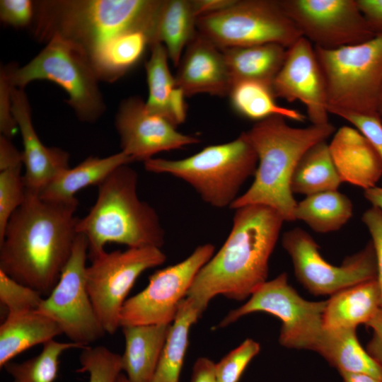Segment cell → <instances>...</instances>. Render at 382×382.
Wrapping results in <instances>:
<instances>
[{"label": "cell", "mask_w": 382, "mask_h": 382, "mask_svg": "<svg viewBox=\"0 0 382 382\" xmlns=\"http://www.w3.org/2000/svg\"><path fill=\"white\" fill-rule=\"evenodd\" d=\"M79 202L54 201L26 190L0 238V271L47 296L74 248Z\"/></svg>", "instance_id": "cell-1"}, {"label": "cell", "mask_w": 382, "mask_h": 382, "mask_svg": "<svg viewBox=\"0 0 382 382\" xmlns=\"http://www.w3.org/2000/svg\"><path fill=\"white\" fill-rule=\"evenodd\" d=\"M234 210L229 235L200 269L187 294L202 313L217 295L242 301L267 282L269 260L285 221L264 205Z\"/></svg>", "instance_id": "cell-2"}, {"label": "cell", "mask_w": 382, "mask_h": 382, "mask_svg": "<svg viewBox=\"0 0 382 382\" xmlns=\"http://www.w3.org/2000/svg\"><path fill=\"white\" fill-rule=\"evenodd\" d=\"M162 0L34 1L32 33L40 42L59 37L72 43L90 59L110 40L142 31L154 42Z\"/></svg>", "instance_id": "cell-3"}, {"label": "cell", "mask_w": 382, "mask_h": 382, "mask_svg": "<svg viewBox=\"0 0 382 382\" xmlns=\"http://www.w3.org/2000/svg\"><path fill=\"white\" fill-rule=\"evenodd\" d=\"M335 132L331 123L295 127L274 115L257 122L246 135L257 156L254 180L230 209L260 204L276 210L285 221H293L297 202L291 179L299 161L314 144L326 141Z\"/></svg>", "instance_id": "cell-4"}, {"label": "cell", "mask_w": 382, "mask_h": 382, "mask_svg": "<svg viewBox=\"0 0 382 382\" xmlns=\"http://www.w3.org/2000/svg\"><path fill=\"white\" fill-rule=\"evenodd\" d=\"M138 174L122 165L98 185L95 204L78 219L76 232L88 244V257L105 251L108 243L128 248L156 247L164 243L165 232L156 211L137 195Z\"/></svg>", "instance_id": "cell-5"}, {"label": "cell", "mask_w": 382, "mask_h": 382, "mask_svg": "<svg viewBox=\"0 0 382 382\" xmlns=\"http://www.w3.org/2000/svg\"><path fill=\"white\" fill-rule=\"evenodd\" d=\"M144 166L149 172L169 174L186 182L213 207L230 208L243 185L254 176L257 156L243 132L231 141L206 146L185 158H151Z\"/></svg>", "instance_id": "cell-6"}, {"label": "cell", "mask_w": 382, "mask_h": 382, "mask_svg": "<svg viewBox=\"0 0 382 382\" xmlns=\"http://www.w3.org/2000/svg\"><path fill=\"white\" fill-rule=\"evenodd\" d=\"M315 51L325 80L328 111L378 115L382 34L358 45L332 50L315 47Z\"/></svg>", "instance_id": "cell-7"}, {"label": "cell", "mask_w": 382, "mask_h": 382, "mask_svg": "<svg viewBox=\"0 0 382 382\" xmlns=\"http://www.w3.org/2000/svg\"><path fill=\"white\" fill-rule=\"evenodd\" d=\"M12 87L23 89L35 80H48L68 94L66 103L82 122H93L105 111L98 77L88 56L59 37L50 39L44 49L25 65L3 69Z\"/></svg>", "instance_id": "cell-8"}, {"label": "cell", "mask_w": 382, "mask_h": 382, "mask_svg": "<svg viewBox=\"0 0 382 382\" xmlns=\"http://www.w3.org/2000/svg\"><path fill=\"white\" fill-rule=\"evenodd\" d=\"M197 30L219 49L275 43L286 48L301 36L279 0H236L199 16Z\"/></svg>", "instance_id": "cell-9"}, {"label": "cell", "mask_w": 382, "mask_h": 382, "mask_svg": "<svg viewBox=\"0 0 382 382\" xmlns=\"http://www.w3.org/2000/svg\"><path fill=\"white\" fill-rule=\"evenodd\" d=\"M326 301H310L302 298L289 284L285 272L258 287L241 306L230 311L218 328H225L241 317L265 312L282 322L281 345L315 351L324 331L323 316Z\"/></svg>", "instance_id": "cell-10"}, {"label": "cell", "mask_w": 382, "mask_h": 382, "mask_svg": "<svg viewBox=\"0 0 382 382\" xmlns=\"http://www.w3.org/2000/svg\"><path fill=\"white\" fill-rule=\"evenodd\" d=\"M166 256L156 247L105 250L90 258L86 267V288L105 333L120 327V312L127 296L140 274L162 265Z\"/></svg>", "instance_id": "cell-11"}, {"label": "cell", "mask_w": 382, "mask_h": 382, "mask_svg": "<svg viewBox=\"0 0 382 382\" xmlns=\"http://www.w3.org/2000/svg\"><path fill=\"white\" fill-rule=\"evenodd\" d=\"M282 244L291 259L296 279L315 296H332L347 287L377 278L376 255L371 241L363 249L347 257L339 266L327 262L313 238L301 228L286 231Z\"/></svg>", "instance_id": "cell-12"}, {"label": "cell", "mask_w": 382, "mask_h": 382, "mask_svg": "<svg viewBox=\"0 0 382 382\" xmlns=\"http://www.w3.org/2000/svg\"><path fill=\"white\" fill-rule=\"evenodd\" d=\"M86 238L78 234L60 278L38 310L54 320L72 342L82 347L102 337L103 330L86 288Z\"/></svg>", "instance_id": "cell-13"}, {"label": "cell", "mask_w": 382, "mask_h": 382, "mask_svg": "<svg viewBox=\"0 0 382 382\" xmlns=\"http://www.w3.org/2000/svg\"><path fill=\"white\" fill-rule=\"evenodd\" d=\"M214 253L212 244L200 245L183 261L155 272L147 286L124 303L120 327L171 324L196 275Z\"/></svg>", "instance_id": "cell-14"}, {"label": "cell", "mask_w": 382, "mask_h": 382, "mask_svg": "<svg viewBox=\"0 0 382 382\" xmlns=\"http://www.w3.org/2000/svg\"><path fill=\"white\" fill-rule=\"evenodd\" d=\"M302 37L326 50L365 42L376 35L357 0H279Z\"/></svg>", "instance_id": "cell-15"}, {"label": "cell", "mask_w": 382, "mask_h": 382, "mask_svg": "<svg viewBox=\"0 0 382 382\" xmlns=\"http://www.w3.org/2000/svg\"><path fill=\"white\" fill-rule=\"evenodd\" d=\"M121 151L132 161H146L156 154L180 149L199 139L183 134L166 117L149 112L140 98L122 101L115 117Z\"/></svg>", "instance_id": "cell-16"}, {"label": "cell", "mask_w": 382, "mask_h": 382, "mask_svg": "<svg viewBox=\"0 0 382 382\" xmlns=\"http://www.w3.org/2000/svg\"><path fill=\"white\" fill-rule=\"evenodd\" d=\"M272 88L276 98L304 104L311 125L329 123L325 80L315 47L306 38L301 37L287 48Z\"/></svg>", "instance_id": "cell-17"}, {"label": "cell", "mask_w": 382, "mask_h": 382, "mask_svg": "<svg viewBox=\"0 0 382 382\" xmlns=\"http://www.w3.org/2000/svg\"><path fill=\"white\" fill-rule=\"evenodd\" d=\"M12 112L22 137V151L26 190L38 193L57 175L69 168V154L57 147L45 146L38 137L31 119L29 103L23 89L11 86Z\"/></svg>", "instance_id": "cell-18"}, {"label": "cell", "mask_w": 382, "mask_h": 382, "mask_svg": "<svg viewBox=\"0 0 382 382\" xmlns=\"http://www.w3.org/2000/svg\"><path fill=\"white\" fill-rule=\"evenodd\" d=\"M175 81L186 96H224L231 86L222 50L197 30L183 54Z\"/></svg>", "instance_id": "cell-19"}, {"label": "cell", "mask_w": 382, "mask_h": 382, "mask_svg": "<svg viewBox=\"0 0 382 382\" xmlns=\"http://www.w3.org/2000/svg\"><path fill=\"white\" fill-rule=\"evenodd\" d=\"M330 156L342 183L363 188L376 186L382 161L369 140L354 127L342 126L328 144Z\"/></svg>", "instance_id": "cell-20"}, {"label": "cell", "mask_w": 382, "mask_h": 382, "mask_svg": "<svg viewBox=\"0 0 382 382\" xmlns=\"http://www.w3.org/2000/svg\"><path fill=\"white\" fill-rule=\"evenodd\" d=\"M171 324L121 327L125 348L122 369L130 382H151Z\"/></svg>", "instance_id": "cell-21"}, {"label": "cell", "mask_w": 382, "mask_h": 382, "mask_svg": "<svg viewBox=\"0 0 382 382\" xmlns=\"http://www.w3.org/2000/svg\"><path fill=\"white\" fill-rule=\"evenodd\" d=\"M381 308L377 279H371L342 289L326 301L323 316L325 329H357L366 325Z\"/></svg>", "instance_id": "cell-22"}, {"label": "cell", "mask_w": 382, "mask_h": 382, "mask_svg": "<svg viewBox=\"0 0 382 382\" xmlns=\"http://www.w3.org/2000/svg\"><path fill=\"white\" fill-rule=\"evenodd\" d=\"M151 55L146 63L149 96L145 102L147 110L168 119L175 127L186 117L184 91L175 84L168 64V55L164 45L156 42L151 46Z\"/></svg>", "instance_id": "cell-23"}, {"label": "cell", "mask_w": 382, "mask_h": 382, "mask_svg": "<svg viewBox=\"0 0 382 382\" xmlns=\"http://www.w3.org/2000/svg\"><path fill=\"white\" fill-rule=\"evenodd\" d=\"M63 334L59 325L39 310L8 314L0 325V366L19 354Z\"/></svg>", "instance_id": "cell-24"}, {"label": "cell", "mask_w": 382, "mask_h": 382, "mask_svg": "<svg viewBox=\"0 0 382 382\" xmlns=\"http://www.w3.org/2000/svg\"><path fill=\"white\" fill-rule=\"evenodd\" d=\"M131 162L132 158L122 151L103 158L89 156L61 173L38 195L49 200H74L79 190L91 185L98 186L117 168Z\"/></svg>", "instance_id": "cell-25"}, {"label": "cell", "mask_w": 382, "mask_h": 382, "mask_svg": "<svg viewBox=\"0 0 382 382\" xmlns=\"http://www.w3.org/2000/svg\"><path fill=\"white\" fill-rule=\"evenodd\" d=\"M287 48L275 43L221 50L231 85L252 80L272 86L286 57Z\"/></svg>", "instance_id": "cell-26"}, {"label": "cell", "mask_w": 382, "mask_h": 382, "mask_svg": "<svg viewBox=\"0 0 382 382\" xmlns=\"http://www.w3.org/2000/svg\"><path fill=\"white\" fill-rule=\"evenodd\" d=\"M315 352L340 374H364L382 380V366L361 346L357 329L324 328Z\"/></svg>", "instance_id": "cell-27"}, {"label": "cell", "mask_w": 382, "mask_h": 382, "mask_svg": "<svg viewBox=\"0 0 382 382\" xmlns=\"http://www.w3.org/2000/svg\"><path fill=\"white\" fill-rule=\"evenodd\" d=\"M197 19L192 1L162 0L153 44H163L175 66H178L185 47L197 33Z\"/></svg>", "instance_id": "cell-28"}, {"label": "cell", "mask_w": 382, "mask_h": 382, "mask_svg": "<svg viewBox=\"0 0 382 382\" xmlns=\"http://www.w3.org/2000/svg\"><path fill=\"white\" fill-rule=\"evenodd\" d=\"M202 313L191 299L180 302L151 382H179L190 330Z\"/></svg>", "instance_id": "cell-29"}, {"label": "cell", "mask_w": 382, "mask_h": 382, "mask_svg": "<svg viewBox=\"0 0 382 382\" xmlns=\"http://www.w3.org/2000/svg\"><path fill=\"white\" fill-rule=\"evenodd\" d=\"M353 205L338 190L316 193L297 202L294 219L313 231L326 233L339 231L352 218Z\"/></svg>", "instance_id": "cell-30"}, {"label": "cell", "mask_w": 382, "mask_h": 382, "mask_svg": "<svg viewBox=\"0 0 382 382\" xmlns=\"http://www.w3.org/2000/svg\"><path fill=\"white\" fill-rule=\"evenodd\" d=\"M150 40L146 33H126L100 47L90 61L99 79L112 82L140 60Z\"/></svg>", "instance_id": "cell-31"}, {"label": "cell", "mask_w": 382, "mask_h": 382, "mask_svg": "<svg viewBox=\"0 0 382 382\" xmlns=\"http://www.w3.org/2000/svg\"><path fill=\"white\" fill-rule=\"evenodd\" d=\"M330 156L328 144L320 141L309 148L299 161L291 179L293 194L305 197L338 190L342 184Z\"/></svg>", "instance_id": "cell-32"}, {"label": "cell", "mask_w": 382, "mask_h": 382, "mask_svg": "<svg viewBox=\"0 0 382 382\" xmlns=\"http://www.w3.org/2000/svg\"><path fill=\"white\" fill-rule=\"evenodd\" d=\"M228 95L238 113L257 122L274 115L298 122H303L307 117L296 109L278 105L272 86L261 81H237L231 85Z\"/></svg>", "instance_id": "cell-33"}, {"label": "cell", "mask_w": 382, "mask_h": 382, "mask_svg": "<svg viewBox=\"0 0 382 382\" xmlns=\"http://www.w3.org/2000/svg\"><path fill=\"white\" fill-rule=\"evenodd\" d=\"M42 345V351L32 358L21 362L10 361L3 366L11 376L12 382H54L62 353L72 348H83L72 342H62L54 340Z\"/></svg>", "instance_id": "cell-34"}, {"label": "cell", "mask_w": 382, "mask_h": 382, "mask_svg": "<svg viewBox=\"0 0 382 382\" xmlns=\"http://www.w3.org/2000/svg\"><path fill=\"white\" fill-rule=\"evenodd\" d=\"M79 363L76 371L88 373V382H115L122 371L121 355L104 346L82 348Z\"/></svg>", "instance_id": "cell-35"}, {"label": "cell", "mask_w": 382, "mask_h": 382, "mask_svg": "<svg viewBox=\"0 0 382 382\" xmlns=\"http://www.w3.org/2000/svg\"><path fill=\"white\" fill-rule=\"evenodd\" d=\"M23 164L0 169V238L15 211L23 204L26 194Z\"/></svg>", "instance_id": "cell-36"}, {"label": "cell", "mask_w": 382, "mask_h": 382, "mask_svg": "<svg viewBox=\"0 0 382 382\" xmlns=\"http://www.w3.org/2000/svg\"><path fill=\"white\" fill-rule=\"evenodd\" d=\"M42 300L40 292L0 271V301L7 308L8 314L38 310Z\"/></svg>", "instance_id": "cell-37"}, {"label": "cell", "mask_w": 382, "mask_h": 382, "mask_svg": "<svg viewBox=\"0 0 382 382\" xmlns=\"http://www.w3.org/2000/svg\"><path fill=\"white\" fill-rule=\"evenodd\" d=\"M260 344L253 339L245 340L237 347L215 363L216 382H238L250 361L259 353Z\"/></svg>", "instance_id": "cell-38"}, {"label": "cell", "mask_w": 382, "mask_h": 382, "mask_svg": "<svg viewBox=\"0 0 382 382\" xmlns=\"http://www.w3.org/2000/svg\"><path fill=\"white\" fill-rule=\"evenodd\" d=\"M328 112L345 119L357 129L369 140L382 161V121L378 115H361L339 110Z\"/></svg>", "instance_id": "cell-39"}, {"label": "cell", "mask_w": 382, "mask_h": 382, "mask_svg": "<svg viewBox=\"0 0 382 382\" xmlns=\"http://www.w3.org/2000/svg\"><path fill=\"white\" fill-rule=\"evenodd\" d=\"M34 14V1H0V18L3 23L7 25L17 28L31 25Z\"/></svg>", "instance_id": "cell-40"}, {"label": "cell", "mask_w": 382, "mask_h": 382, "mask_svg": "<svg viewBox=\"0 0 382 382\" xmlns=\"http://www.w3.org/2000/svg\"><path fill=\"white\" fill-rule=\"evenodd\" d=\"M361 221L368 228L374 249L376 266L377 282L381 294L382 308V210L371 206L364 212Z\"/></svg>", "instance_id": "cell-41"}, {"label": "cell", "mask_w": 382, "mask_h": 382, "mask_svg": "<svg viewBox=\"0 0 382 382\" xmlns=\"http://www.w3.org/2000/svg\"><path fill=\"white\" fill-rule=\"evenodd\" d=\"M18 125L12 112L11 85L4 71H1L0 76V132L3 135L11 139L16 133Z\"/></svg>", "instance_id": "cell-42"}, {"label": "cell", "mask_w": 382, "mask_h": 382, "mask_svg": "<svg viewBox=\"0 0 382 382\" xmlns=\"http://www.w3.org/2000/svg\"><path fill=\"white\" fill-rule=\"evenodd\" d=\"M366 326L371 329L372 337L366 345L369 354L382 366V308Z\"/></svg>", "instance_id": "cell-43"}, {"label": "cell", "mask_w": 382, "mask_h": 382, "mask_svg": "<svg viewBox=\"0 0 382 382\" xmlns=\"http://www.w3.org/2000/svg\"><path fill=\"white\" fill-rule=\"evenodd\" d=\"M357 1L361 13L374 34H382V0Z\"/></svg>", "instance_id": "cell-44"}, {"label": "cell", "mask_w": 382, "mask_h": 382, "mask_svg": "<svg viewBox=\"0 0 382 382\" xmlns=\"http://www.w3.org/2000/svg\"><path fill=\"white\" fill-rule=\"evenodd\" d=\"M191 382H216L215 363L204 357L198 358L192 368Z\"/></svg>", "instance_id": "cell-45"}, {"label": "cell", "mask_w": 382, "mask_h": 382, "mask_svg": "<svg viewBox=\"0 0 382 382\" xmlns=\"http://www.w3.org/2000/svg\"><path fill=\"white\" fill-rule=\"evenodd\" d=\"M236 0H194L195 13L198 17L215 13L232 5Z\"/></svg>", "instance_id": "cell-46"}, {"label": "cell", "mask_w": 382, "mask_h": 382, "mask_svg": "<svg viewBox=\"0 0 382 382\" xmlns=\"http://www.w3.org/2000/svg\"><path fill=\"white\" fill-rule=\"evenodd\" d=\"M364 197L372 206L382 210V186H375L364 190Z\"/></svg>", "instance_id": "cell-47"}, {"label": "cell", "mask_w": 382, "mask_h": 382, "mask_svg": "<svg viewBox=\"0 0 382 382\" xmlns=\"http://www.w3.org/2000/svg\"><path fill=\"white\" fill-rule=\"evenodd\" d=\"M342 382H382L381 379L364 374H342Z\"/></svg>", "instance_id": "cell-48"}, {"label": "cell", "mask_w": 382, "mask_h": 382, "mask_svg": "<svg viewBox=\"0 0 382 382\" xmlns=\"http://www.w3.org/2000/svg\"><path fill=\"white\" fill-rule=\"evenodd\" d=\"M378 114L382 121V88L380 93L378 106Z\"/></svg>", "instance_id": "cell-49"}, {"label": "cell", "mask_w": 382, "mask_h": 382, "mask_svg": "<svg viewBox=\"0 0 382 382\" xmlns=\"http://www.w3.org/2000/svg\"><path fill=\"white\" fill-rule=\"evenodd\" d=\"M115 382H130L125 374L120 373Z\"/></svg>", "instance_id": "cell-50"}]
</instances>
